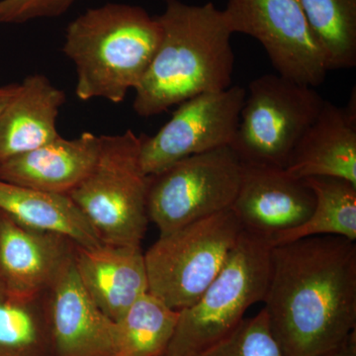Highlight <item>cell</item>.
Here are the masks:
<instances>
[{
  "mask_svg": "<svg viewBox=\"0 0 356 356\" xmlns=\"http://www.w3.org/2000/svg\"><path fill=\"white\" fill-rule=\"evenodd\" d=\"M264 310L285 356L336 350L356 327V243L312 236L273 245Z\"/></svg>",
  "mask_w": 356,
  "mask_h": 356,
  "instance_id": "6da1fadb",
  "label": "cell"
},
{
  "mask_svg": "<svg viewBox=\"0 0 356 356\" xmlns=\"http://www.w3.org/2000/svg\"><path fill=\"white\" fill-rule=\"evenodd\" d=\"M161 36L149 69L135 89L133 107L154 116L204 93L232 86L235 55L222 10L213 2L192 6L166 0L156 17Z\"/></svg>",
  "mask_w": 356,
  "mask_h": 356,
  "instance_id": "7a4b0ae2",
  "label": "cell"
},
{
  "mask_svg": "<svg viewBox=\"0 0 356 356\" xmlns=\"http://www.w3.org/2000/svg\"><path fill=\"white\" fill-rule=\"evenodd\" d=\"M161 36L156 17L128 4L88 9L72 21L63 50L76 65L79 99L123 102L149 69Z\"/></svg>",
  "mask_w": 356,
  "mask_h": 356,
  "instance_id": "3957f363",
  "label": "cell"
},
{
  "mask_svg": "<svg viewBox=\"0 0 356 356\" xmlns=\"http://www.w3.org/2000/svg\"><path fill=\"white\" fill-rule=\"evenodd\" d=\"M149 175L140 163V138L132 130L100 136L95 168L69 197L103 243L140 247L149 216Z\"/></svg>",
  "mask_w": 356,
  "mask_h": 356,
  "instance_id": "277c9868",
  "label": "cell"
},
{
  "mask_svg": "<svg viewBox=\"0 0 356 356\" xmlns=\"http://www.w3.org/2000/svg\"><path fill=\"white\" fill-rule=\"evenodd\" d=\"M269 238L243 231L221 271L200 298L179 311L165 356H193L233 332L264 301L270 269Z\"/></svg>",
  "mask_w": 356,
  "mask_h": 356,
  "instance_id": "5b68a950",
  "label": "cell"
},
{
  "mask_svg": "<svg viewBox=\"0 0 356 356\" xmlns=\"http://www.w3.org/2000/svg\"><path fill=\"white\" fill-rule=\"evenodd\" d=\"M243 231L227 210L159 236L144 254L149 293L173 310L193 305L221 271Z\"/></svg>",
  "mask_w": 356,
  "mask_h": 356,
  "instance_id": "8992f818",
  "label": "cell"
},
{
  "mask_svg": "<svg viewBox=\"0 0 356 356\" xmlns=\"http://www.w3.org/2000/svg\"><path fill=\"white\" fill-rule=\"evenodd\" d=\"M324 102L312 86L280 74L257 77L245 91L232 149L243 163L285 168Z\"/></svg>",
  "mask_w": 356,
  "mask_h": 356,
  "instance_id": "52a82bcc",
  "label": "cell"
},
{
  "mask_svg": "<svg viewBox=\"0 0 356 356\" xmlns=\"http://www.w3.org/2000/svg\"><path fill=\"white\" fill-rule=\"evenodd\" d=\"M243 163L231 146L180 159L149 175L147 210L159 236L231 209Z\"/></svg>",
  "mask_w": 356,
  "mask_h": 356,
  "instance_id": "ba28073f",
  "label": "cell"
},
{
  "mask_svg": "<svg viewBox=\"0 0 356 356\" xmlns=\"http://www.w3.org/2000/svg\"><path fill=\"white\" fill-rule=\"evenodd\" d=\"M222 14L232 34L261 43L280 76L312 88L324 83V53L297 0H228Z\"/></svg>",
  "mask_w": 356,
  "mask_h": 356,
  "instance_id": "9c48e42d",
  "label": "cell"
},
{
  "mask_svg": "<svg viewBox=\"0 0 356 356\" xmlns=\"http://www.w3.org/2000/svg\"><path fill=\"white\" fill-rule=\"evenodd\" d=\"M245 89L232 86L180 103L156 135H140V163L147 175L165 170L180 159L231 146Z\"/></svg>",
  "mask_w": 356,
  "mask_h": 356,
  "instance_id": "30bf717a",
  "label": "cell"
},
{
  "mask_svg": "<svg viewBox=\"0 0 356 356\" xmlns=\"http://www.w3.org/2000/svg\"><path fill=\"white\" fill-rule=\"evenodd\" d=\"M315 204L310 187L284 168L243 163L240 187L229 210L243 231L273 241L305 222Z\"/></svg>",
  "mask_w": 356,
  "mask_h": 356,
  "instance_id": "8fae6325",
  "label": "cell"
},
{
  "mask_svg": "<svg viewBox=\"0 0 356 356\" xmlns=\"http://www.w3.org/2000/svg\"><path fill=\"white\" fill-rule=\"evenodd\" d=\"M53 356H113L119 353L116 322L107 317L84 289L67 262L49 290Z\"/></svg>",
  "mask_w": 356,
  "mask_h": 356,
  "instance_id": "7c38bea8",
  "label": "cell"
},
{
  "mask_svg": "<svg viewBox=\"0 0 356 356\" xmlns=\"http://www.w3.org/2000/svg\"><path fill=\"white\" fill-rule=\"evenodd\" d=\"M74 245L67 236L23 226L0 212V283L20 294L49 291L74 257Z\"/></svg>",
  "mask_w": 356,
  "mask_h": 356,
  "instance_id": "4fadbf2b",
  "label": "cell"
},
{
  "mask_svg": "<svg viewBox=\"0 0 356 356\" xmlns=\"http://www.w3.org/2000/svg\"><path fill=\"white\" fill-rule=\"evenodd\" d=\"M284 170L297 179L334 177L356 185L355 92L346 107L325 100L293 149Z\"/></svg>",
  "mask_w": 356,
  "mask_h": 356,
  "instance_id": "5bb4252c",
  "label": "cell"
},
{
  "mask_svg": "<svg viewBox=\"0 0 356 356\" xmlns=\"http://www.w3.org/2000/svg\"><path fill=\"white\" fill-rule=\"evenodd\" d=\"M74 262L84 289L114 322H118L138 299L149 292L140 247L102 243L88 248L74 245Z\"/></svg>",
  "mask_w": 356,
  "mask_h": 356,
  "instance_id": "9a60e30c",
  "label": "cell"
},
{
  "mask_svg": "<svg viewBox=\"0 0 356 356\" xmlns=\"http://www.w3.org/2000/svg\"><path fill=\"white\" fill-rule=\"evenodd\" d=\"M100 151V136L58 137L33 151L0 163V179L48 193L69 195L88 177Z\"/></svg>",
  "mask_w": 356,
  "mask_h": 356,
  "instance_id": "2e32d148",
  "label": "cell"
},
{
  "mask_svg": "<svg viewBox=\"0 0 356 356\" xmlns=\"http://www.w3.org/2000/svg\"><path fill=\"white\" fill-rule=\"evenodd\" d=\"M64 91L43 74H32L0 113V163L60 137L57 120Z\"/></svg>",
  "mask_w": 356,
  "mask_h": 356,
  "instance_id": "e0dca14e",
  "label": "cell"
},
{
  "mask_svg": "<svg viewBox=\"0 0 356 356\" xmlns=\"http://www.w3.org/2000/svg\"><path fill=\"white\" fill-rule=\"evenodd\" d=\"M0 212L23 226L53 232L76 245H102L90 222L67 195L28 188L0 179Z\"/></svg>",
  "mask_w": 356,
  "mask_h": 356,
  "instance_id": "ac0fdd59",
  "label": "cell"
},
{
  "mask_svg": "<svg viewBox=\"0 0 356 356\" xmlns=\"http://www.w3.org/2000/svg\"><path fill=\"white\" fill-rule=\"evenodd\" d=\"M0 356H53L49 291L20 294L0 283Z\"/></svg>",
  "mask_w": 356,
  "mask_h": 356,
  "instance_id": "d6986e66",
  "label": "cell"
},
{
  "mask_svg": "<svg viewBox=\"0 0 356 356\" xmlns=\"http://www.w3.org/2000/svg\"><path fill=\"white\" fill-rule=\"evenodd\" d=\"M315 194L311 216L298 228L274 236L273 245L312 236L356 240V185L346 179L315 177L303 179Z\"/></svg>",
  "mask_w": 356,
  "mask_h": 356,
  "instance_id": "ffe728a7",
  "label": "cell"
},
{
  "mask_svg": "<svg viewBox=\"0 0 356 356\" xmlns=\"http://www.w3.org/2000/svg\"><path fill=\"white\" fill-rule=\"evenodd\" d=\"M179 311L147 292L116 322L119 353L163 356L177 329Z\"/></svg>",
  "mask_w": 356,
  "mask_h": 356,
  "instance_id": "44dd1931",
  "label": "cell"
},
{
  "mask_svg": "<svg viewBox=\"0 0 356 356\" xmlns=\"http://www.w3.org/2000/svg\"><path fill=\"white\" fill-rule=\"evenodd\" d=\"M324 53L327 70L356 65V0H297Z\"/></svg>",
  "mask_w": 356,
  "mask_h": 356,
  "instance_id": "7402d4cb",
  "label": "cell"
},
{
  "mask_svg": "<svg viewBox=\"0 0 356 356\" xmlns=\"http://www.w3.org/2000/svg\"><path fill=\"white\" fill-rule=\"evenodd\" d=\"M193 356H285L274 337L264 309L245 318L233 332Z\"/></svg>",
  "mask_w": 356,
  "mask_h": 356,
  "instance_id": "603a6c76",
  "label": "cell"
},
{
  "mask_svg": "<svg viewBox=\"0 0 356 356\" xmlns=\"http://www.w3.org/2000/svg\"><path fill=\"white\" fill-rule=\"evenodd\" d=\"M76 0H0V23L20 24L38 18L57 17Z\"/></svg>",
  "mask_w": 356,
  "mask_h": 356,
  "instance_id": "cb8c5ba5",
  "label": "cell"
},
{
  "mask_svg": "<svg viewBox=\"0 0 356 356\" xmlns=\"http://www.w3.org/2000/svg\"><path fill=\"white\" fill-rule=\"evenodd\" d=\"M321 356H356L355 332L346 339V343L341 344L336 350L330 351V353Z\"/></svg>",
  "mask_w": 356,
  "mask_h": 356,
  "instance_id": "d4e9b609",
  "label": "cell"
},
{
  "mask_svg": "<svg viewBox=\"0 0 356 356\" xmlns=\"http://www.w3.org/2000/svg\"><path fill=\"white\" fill-rule=\"evenodd\" d=\"M20 83L6 84L0 86V113L6 108V105L13 100L14 96L19 90Z\"/></svg>",
  "mask_w": 356,
  "mask_h": 356,
  "instance_id": "484cf974",
  "label": "cell"
},
{
  "mask_svg": "<svg viewBox=\"0 0 356 356\" xmlns=\"http://www.w3.org/2000/svg\"><path fill=\"white\" fill-rule=\"evenodd\" d=\"M113 356H125V355H122V353H117V355H115Z\"/></svg>",
  "mask_w": 356,
  "mask_h": 356,
  "instance_id": "4316f807",
  "label": "cell"
},
{
  "mask_svg": "<svg viewBox=\"0 0 356 356\" xmlns=\"http://www.w3.org/2000/svg\"><path fill=\"white\" fill-rule=\"evenodd\" d=\"M163 356H165V355H163Z\"/></svg>",
  "mask_w": 356,
  "mask_h": 356,
  "instance_id": "83f0119b",
  "label": "cell"
}]
</instances>
